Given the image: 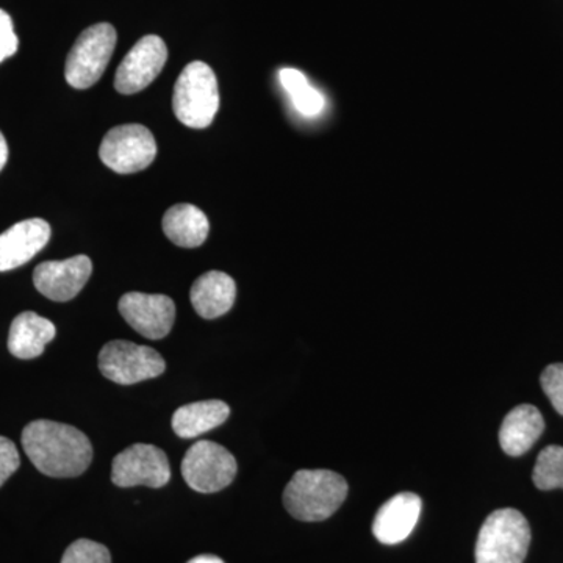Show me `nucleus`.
<instances>
[{"mask_svg": "<svg viewBox=\"0 0 563 563\" xmlns=\"http://www.w3.org/2000/svg\"><path fill=\"white\" fill-rule=\"evenodd\" d=\"M22 446L40 473L49 477H77L90 468L92 444L74 426L49 420L29 422Z\"/></svg>", "mask_w": 563, "mask_h": 563, "instance_id": "nucleus-1", "label": "nucleus"}, {"mask_svg": "<svg viewBox=\"0 0 563 563\" xmlns=\"http://www.w3.org/2000/svg\"><path fill=\"white\" fill-rule=\"evenodd\" d=\"M342 474L329 470H301L285 487L284 506L292 518L317 523L331 518L347 496Z\"/></svg>", "mask_w": 563, "mask_h": 563, "instance_id": "nucleus-2", "label": "nucleus"}, {"mask_svg": "<svg viewBox=\"0 0 563 563\" xmlns=\"http://www.w3.org/2000/svg\"><path fill=\"white\" fill-rule=\"evenodd\" d=\"M531 544V528L515 509L488 515L477 536L476 563H523Z\"/></svg>", "mask_w": 563, "mask_h": 563, "instance_id": "nucleus-3", "label": "nucleus"}, {"mask_svg": "<svg viewBox=\"0 0 563 563\" xmlns=\"http://www.w3.org/2000/svg\"><path fill=\"white\" fill-rule=\"evenodd\" d=\"M173 109L187 128H209L220 110L218 80L209 65L192 62L181 70L174 87Z\"/></svg>", "mask_w": 563, "mask_h": 563, "instance_id": "nucleus-4", "label": "nucleus"}, {"mask_svg": "<svg viewBox=\"0 0 563 563\" xmlns=\"http://www.w3.org/2000/svg\"><path fill=\"white\" fill-rule=\"evenodd\" d=\"M117 40V31L109 22L81 32L66 60L65 77L70 87L87 90L98 84L109 66Z\"/></svg>", "mask_w": 563, "mask_h": 563, "instance_id": "nucleus-5", "label": "nucleus"}, {"mask_svg": "<svg viewBox=\"0 0 563 563\" xmlns=\"http://www.w3.org/2000/svg\"><path fill=\"white\" fill-rule=\"evenodd\" d=\"M99 369L111 383L133 385L162 376L166 363L150 346L114 340L99 352Z\"/></svg>", "mask_w": 563, "mask_h": 563, "instance_id": "nucleus-6", "label": "nucleus"}, {"mask_svg": "<svg viewBox=\"0 0 563 563\" xmlns=\"http://www.w3.org/2000/svg\"><path fill=\"white\" fill-rule=\"evenodd\" d=\"M239 465L221 444L201 440L192 444L181 461V476L188 487L199 493L224 490L235 479Z\"/></svg>", "mask_w": 563, "mask_h": 563, "instance_id": "nucleus-7", "label": "nucleus"}, {"mask_svg": "<svg viewBox=\"0 0 563 563\" xmlns=\"http://www.w3.org/2000/svg\"><path fill=\"white\" fill-rule=\"evenodd\" d=\"M157 143L150 129L140 124L118 125L103 136L99 157L118 174L143 172L154 162Z\"/></svg>", "mask_w": 563, "mask_h": 563, "instance_id": "nucleus-8", "label": "nucleus"}, {"mask_svg": "<svg viewBox=\"0 0 563 563\" xmlns=\"http://www.w3.org/2000/svg\"><path fill=\"white\" fill-rule=\"evenodd\" d=\"M172 479L168 455L154 444L136 443L113 459L111 483L129 488L146 485L162 488Z\"/></svg>", "mask_w": 563, "mask_h": 563, "instance_id": "nucleus-9", "label": "nucleus"}, {"mask_svg": "<svg viewBox=\"0 0 563 563\" xmlns=\"http://www.w3.org/2000/svg\"><path fill=\"white\" fill-rule=\"evenodd\" d=\"M168 60V47L157 35L143 36L125 55L114 77V88L121 95H135L157 79Z\"/></svg>", "mask_w": 563, "mask_h": 563, "instance_id": "nucleus-10", "label": "nucleus"}, {"mask_svg": "<svg viewBox=\"0 0 563 563\" xmlns=\"http://www.w3.org/2000/svg\"><path fill=\"white\" fill-rule=\"evenodd\" d=\"M118 309L133 331L150 340L165 339L176 321V306L165 295L128 292L120 299Z\"/></svg>", "mask_w": 563, "mask_h": 563, "instance_id": "nucleus-11", "label": "nucleus"}, {"mask_svg": "<svg viewBox=\"0 0 563 563\" xmlns=\"http://www.w3.org/2000/svg\"><path fill=\"white\" fill-rule=\"evenodd\" d=\"M91 273V258L76 255L66 261L41 263L33 272V284L51 301L68 302L79 295Z\"/></svg>", "mask_w": 563, "mask_h": 563, "instance_id": "nucleus-12", "label": "nucleus"}, {"mask_svg": "<svg viewBox=\"0 0 563 563\" xmlns=\"http://www.w3.org/2000/svg\"><path fill=\"white\" fill-rule=\"evenodd\" d=\"M51 240V225L40 218L18 222L0 233V273L20 268Z\"/></svg>", "mask_w": 563, "mask_h": 563, "instance_id": "nucleus-13", "label": "nucleus"}, {"mask_svg": "<svg viewBox=\"0 0 563 563\" xmlns=\"http://www.w3.org/2000/svg\"><path fill=\"white\" fill-rule=\"evenodd\" d=\"M421 507V498L415 493L404 492L393 496L374 517V537L384 544L404 542L413 532Z\"/></svg>", "mask_w": 563, "mask_h": 563, "instance_id": "nucleus-14", "label": "nucleus"}, {"mask_svg": "<svg viewBox=\"0 0 563 563\" xmlns=\"http://www.w3.org/2000/svg\"><path fill=\"white\" fill-rule=\"evenodd\" d=\"M543 431L544 420L540 410L531 404H521L504 418L499 429V444L507 455L520 457L531 450Z\"/></svg>", "mask_w": 563, "mask_h": 563, "instance_id": "nucleus-15", "label": "nucleus"}, {"mask_svg": "<svg viewBox=\"0 0 563 563\" xmlns=\"http://www.w3.org/2000/svg\"><path fill=\"white\" fill-rule=\"evenodd\" d=\"M190 298L199 317L214 320L228 313L235 303V280L229 274L221 272L202 274L192 284Z\"/></svg>", "mask_w": 563, "mask_h": 563, "instance_id": "nucleus-16", "label": "nucleus"}, {"mask_svg": "<svg viewBox=\"0 0 563 563\" xmlns=\"http://www.w3.org/2000/svg\"><path fill=\"white\" fill-rule=\"evenodd\" d=\"M54 322L40 317L35 312L18 314L11 322L9 351L21 361H32L40 357L46 344L55 339Z\"/></svg>", "mask_w": 563, "mask_h": 563, "instance_id": "nucleus-17", "label": "nucleus"}, {"mask_svg": "<svg viewBox=\"0 0 563 563\" xmlns=\"http://www.w3.org/2000/svg\"><path fill=\"white\" fill-rule=\"evenodd\" d=\"M163 232L176 246L199 247L209 236V218L191 203H177L163 217Z\"/></svg>", "mask_w": 563, "mask_h": 563, "instance_id": "nucleus-18", "label": "nucleus"}, {"mask_svg": "<svg viewBox=\"0 0 563 563\" xmlns=\"http://www.w3.org/2000/svg\"><path fill=\"white\" fill-rule=\"evenodd\" d=\"M231 407L220 399L181 406L173 415V431L180 439H195L228 421Z\"/></svg>", "mask_w": 563, "mask_h": 563, "instance_id": "nucleus-19", "label": "nucleus"}, {"mask_svg": "<svg viewBox=\"0 0 563 563\" xmlns=\"http://www.w3.org/2000/svg\"><path fill=\"white\" fill-rule=\"evenodd\" d=\"M279 80L291 98L295 109L306 118H314L325 109V99L310 85L301 70L285 68L279 70Z\"/></svg>", "mask_w": 563, "mask_h": 563, "instance_id": "nucleus-20", "label": "nucleus"}, {"mask_svg": "<svg viewBox=\"0 0 563 563\" xmlns=\"http://www.w3.org/2000/svg\"><path fill=\"white\" fill-rule=\"evenodd\" d=\"M532 481L539 490H563V446L543 448L533 466Z\"/></svg>", "mask_w": 563, "mask_h": 563, "instance_id": "nucleus-21", "label": "nucleus"}, {"mask_svg": "<svg viewBox=\"0 0 563 563\" xmlns=\"http://www.w3.org/2000/svg\"><path fill=\"white\" fill-rule=\"evenodd\" d=\"M62 563H111L109 548L92 540L80 539L69 544Z\"/></svg>", "mask_w": 563, "mask_h": 563, "instance_id": "nucleus-22", "label": "nucleus"}, {"mask_svg": "<svg viewBox=\"0 0 563 563\" xmlns=\"http://www.w3.org/2000/svg\"><path fill=\"white\" fill-rule=\"evenodd\" d=\"M540 383H542L544 395L563 417V363H553L548 366L540 377Z\"/></svg>", "mask_w": 563, "mask_h": 563, "instance_id": "nucleus-23", "label": "nucleus"}, {"mask_svg": "<svg viewBox=\"0 0 563 563\" xmlns=\"http://www.w3.org/2000/svg\"><path fill=\"white\" fill-rule=\"evenodd\" d=\"M21 466L16 444L7 437H0V487L18 472Z\"/></svg>", "mask_w": 563, "mask_h": 563, "instance_id": "nucleus-24", "label": "nucleus"}, {"mask_svg": "<svg viewBox=\"0 0 563 563\" xmlns=\"http://www.w3.org/2000/svg\"><path fill=\"white\" fill-rule=\"evenodd\" d=\"M20 41L14 33L13 21L7 11L0 10V63L13 57L18 52Z\"/></svg>", "mask_w": 563, "mask_h": 563, "instance_id": "nucleus-25", "label": "nucleus"}, {"mask_svg": "<svg viewBox=\"0 0 563 563\" xmlns=\"http://www.w3.org/2000/svg\"><path fill=\"white\" fill-rule=\"evenodd\" d=\"M7 161H9V144H7L5 136L0 132V172L7 165Z\"/></svg>", "mask_w": 563, "mask_h": 563, "instance_id": "nucleus-26", "label": "nucleus"}, {"mask_svg": "<svg viewBox=\"0 0 563 563\" xmlns=\"http://www.w3.org/2000/svg\"><path fill=\"white\" fill-rule=\"evenodd\" d=\"M187 563H224V561L218 558V555L202 554L198 555V558L191 559V561Z\"/></svg>", "mask_w": 563, "mask_h": 563, "instance_id": "nucleus-27", "label": "nucleus"}]
</instances>
